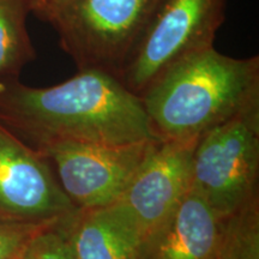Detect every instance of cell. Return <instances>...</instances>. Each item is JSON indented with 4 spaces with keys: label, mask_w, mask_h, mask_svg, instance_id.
Here are the masks:
<instances>
[{
    "label": "cell",
    "mask_w": 259,
    "mask_h": 259,
    "mask_svg": "<svg viewBox=\"0 0 259 259\" xmlns=\"http://www.w3.org/2000/svg\"><path fill=\"white\" fill-rule=\"evenodd\" d=\"M0 122L37 151L58 142L127 144L156 138L139 96L118 77L97 70H78L47 88L0 80Z\"/></svg>",
    "instance_id": "obj_1"
},
{
    "label": "cell",
    "mask_w": 259,
    "mask_h": 259,
    "mask_svg": "<svg viewBox=\"0 0 259 259\" xmlns=\"http://www.w3.org/2000/svg\"><path fill=\"white\" fill-rule=\"evenodd\" d=\"M155 137H199L259 108V57L233 58L215 47L193 52L163 71L139 96Z\"/></svg>",
    "instance_id": "obj_2"
},
{
    "label": "cell",
    "mask_w": 259,
    "mask_h": 259,
    "mask_svg": "<svg viewBox=\"0 0 259 259\" xmlns=\"http://www.w3.org/2000/svg\"><path fill=\"white\" fill-rule=\"evenodd\" d=\"M158 0H48L31 12L57 31L78 70L120 76Z\"/></svg>",
    "instance_id": "obj_3"
},
{
    "label": "cell",
    "mask_w": 259,
    "mask_h": 259,
    "mask_svg": "<svg viewBox=\"0 0 259 259\" xmlns=\"http://www.w3.org/2000/svg\"><path fill=\"white\" fill-rule=\"evenodd\" d=\"M192 189L222 220L259 200V108L199 136L192 158Z\"/></svg>",
    "instance_id": "obj_4"
},
{
    "label": "cell",
    "mask_w": 259,
    "mask_h": 259,
    "mask_svg": "<svg viewBox=\"0 0 259 259\" xmlns=\"http://www.w3.org/2000/svg\"><path fill=\"white\" fill-rule=\"evenodd\" d=\"M227 0H158L119 79L137 96L170 65L212 47Z\"/></svg>",
    "instance_id": "obj_5"
},
{
    "label": "cell",
    "mask_w": 259,
    "mask_h": 259,
    "mask_svg": "<svg viewBox=\"0 0 259 259\" xmlns=\"http://www.w3.org/2000/svg\"><path fill=\"white\" fill-rule=\"evenodd\" d=\"M157 138L127 144L58 142L38 150L50 161L61 189L77 209H100L118 202Z\"/></svg>",
    "instance_id": "obj_6"
},
{
    "label": "cell",
    "mask_w": 259,
    "mask_h": 259,
    "mask_svg": "<svg viewBox=\"0 0 259 259\" xmlns=\"http://www.w3.org/2000/svg\"><path fill=\"white\" fill-rule=\"evenodd\" d=\"M74 210L50 161L0 122V225H45Z\"/></svg>",
    "instance_id": "obj_7"
},
{
    "label": "cell",
    "mask_w": 259,
    "mask_h": 259,
    "mask_svg": "<svg viewBox=\"0 0 259 259\" xmlns=\"http://www.w3.org/2000/svg\"><path fill=\"white\" fill-rule=\"evenodd\" d=\"M199 137L158 139L120 199V208L138 229L142 240L192 189V158Z\"/></svg>",
    "instance_id": "obj_8"
},
{
    "label": "cell",
    "mask_w": 259,
    "mask_h": 259,
    "mask_svg": "<svg viewBox=\"0 0 259 259\" xmlns=\"http://www.w3.org/2000/svg\"><path fill=\"white\" fill-rule=\"evenodd\" d=\"M225 221L191 189L142 240V259H219Z\"/></svg>",
    "instance_id": "obj_9"
},
{
    "label": "cell",
    "mask_w": 259,
    "mask_h": 259,
    "mask_svg": "<svg viewBox=\"0 0 259 259\" xmlns=\"http://www.w3.org/2000/svg\"><path fill=\"white\" fill-rule=\"evenodd\" d=\"M74 259H142V236L116 204L60 220Z\"/></svg>",
    "instance_id": "obj_10"
},
{
    "label": "cell",
    "mask_w": 259,
    "mask_h": 259,
    "mask_svg": "<svg viewBox=\"0 0 259 259\" xmlns=\"http://www.w3.org/2000/svg\"><path fill=\"white\" fill-rule=\"evenodd\" d=\"M32 0H0V80L19 78L36 58L27 30Z\"/></svg>",
    "instance_id": "obj_11"
},
{
    "label": "cell",
    "mask_w": 259,
    "mask_h": 259,
    "mask_svg": "<svg viewBox=\"0 0 259 259\" xmlns=\"http://www.w3.org/2000/svg\"><path fill=\"white\" fill-rule=\"evenodd\" d=\"M219 259H259V200L226 220Z\"/></svg>",
    "instance_id": "obj_12"
},
{
    "label": "cell",
    "mask_w": 259,
    "mask_h": 259,
    "mask_svg": "<svg viewBox=\"0 0 259 259\" xmlns=\"http://www.w3.org/2000/svg\"><path fill=\"white\" fill-rule=\"evenodd\" d=\"M60 220L44 227L32 236L25 246L22 259H74Z\"/></svg>",
    "instance_id": "obj_13"
},
{
    "label": "cell",
    "mask_w": 259,
    "mask_h": 259,
    "mask_svg": "<svg viewBox=\"0 0 259 259\" xmlns=\"http://www.w3.org/2000/svg\"><path fill=\"white\" fill-rule=\"evenodd\" d=\"M48 225H0V259H22L29 240Z\"/></svg>",
    "instance_id": "obj_14"
},
{
    "label": "cell",
    "mask_w": 259,
    "mask_h": 259,
    "mask_svg": "<svg viewBox=\"0 0 259 259\" xmlns=\"http://www.w3.org/2000/svg\"><path fill=\"white\" fill-rule=\"evenodd\" d=\"M44 2H48V0H32V5L37 4V3H44Z\"/></svg>",
    "instance_id": "obj_15"
}]
</instances>
